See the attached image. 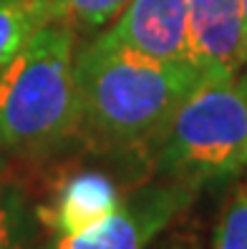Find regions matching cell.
I'll return each instance as SVG.
<instances>
[{
	"label": "cell",
	"instance_id": "obj_12",
	"mask_svg": "<svg viewBox=\"0 0 247 249\" xmlns=\"http://www.w3.org/2000/svg\"><path fill=\"white\" fill-rule=\"evenodd\" d=\"M0 3L18 5L28 13H33V16H38L43 23L58 20V0H0Z\"/></svg>",
	"mask_w": 247,
	"mask_h": 249
},
{
	"label": "cell",
	"instance_id": "obj_9",
	"mask_svg": "<svg viewBox=\"0 0 247 249\" xmlns=\"http://www.w3.org/2000/svg\"><path fill=\"white\" fill-rule=\"evenodd\" d=\"M43 25L46 23L33 13L10 3H0V71L25 48V43Z\"/></svg>",
	"mask_w": 247,
	"mask_h": 249
},
{
	"label": "cell",
	"instance_id": "obj_5",
	"mask_svg": "<svg viewBox=\"0 0 247 249\" xmlns=\"http://www.w3.org/2000/svg\"><path fill=\"white\" fill-rule=\"evenodd\" d=\"M190 61L205 73L235 76L245 61L242 0H187Z\"/></svg>",
	"mask_w": 247,
	"mask_h": 249
},
{
	"label": "cell",
	"instance_id": "obj_8",
	"mask_svg": "<svg viewBox=\"0 0 247 249\" xmlns=\"http://www.w3.org/2000/svg\"><path fill=\"white\" fill-rule=\"evenodd\" d=\"M33 219L25 194L5 174H0V249H28Z\"/></svg>",
	"mask_w": 247,
	"mask_h": 249
},
{
	"label": "cell",
	"instance_id": "obj_14",
	"mask_svg": "<svg viewBox=\"0 0 247 249\" xmlns=\"http://www.w3.org/2000/svg\"><path fill=\"white\" fill-rule=\"evenodd\" d=\"M240 86H242V89H245V93H247V73H245V76L240 78Z\"/></svg>",
	"mask_w": 247,
	"mask_h": 249
},
{
	"label": "cell",
	"instance_id": "obj_7",
	"mask_svg": "<svg viewBox=\"0 0 247 249\" xmlns=\"http://www.w3.org/2000/svg\"><path fill=\"white\" fill-rule=\"evenodd\" d=\"M121 201L124 194L114 177L98 169H83L58 184L51 201L36 214L38 222L53 231V237H66L104 222Z\"/></svg>",
	"mask_w": 247,
	"mask_h": 249
},
{
	"label": "cell",
	"instance_id": "obj_11",
	"mask_svg": "<svg viewBox=\"0 0 247 249\" xmlns=\"http://www.w3.org/2000/svg\"><path fill=\"white\" fill-rule=\"evenodd\" d=\"M214 249H247V181L240 184L225 204L214 234Z\"/></svg>",
	"mask_w": 247,
	"mask_h": 249
},
{
	"label": "cell",
	"instance_id": "obj_3",
	"mask_svg": "<svg viewBox=\"0 0 247 249\" xmlns=\"http://www.w3.org/2000/svg\"><path fill=\"white\" fill-rule=\"evenodd\" d=\"M154 171L194 186L247 166V93L235 76H202L147 141Z\"/></svg>",
	"mask_w": 247,
	"mask_h": 249
},
{
	"label": "cell",
	"instance_id": "obj_4",
	"mask_svg": "<svg viewBox=\"0 0 247 249\" xmlns=\"http://www.w3.org/2000/svg\"><path fill=\"white\" fill-rule=\"evenodd\" d=\"M190 181L167 179L159 184H144L134 194L98 222L78 234L53 237L46 249H147L162 229H167L197 196Z\"/></svg>",
	"mask_w": 247,
	"mask_h": 249
},
{
	"label": "cell",
	"instance_id": "obj_1",
	"mask_svg": "<svg viewBox=\"0 0 247 249\" xmlns=\"http://www.w3.org/2000/svg\"><path fill=\"white\" fill-rule=\"evenodd\" d=\"M81 128L96 141L144 149L205 76L192 61H156L106 33L74 61Z\"/></svg>",
	"mask_w": 247,
	"mask_h": 249
},
{
	"label": "cell",
	"instance_id": "obj_6",
	"mask_svg": "<svg viewBox=\"0 0 247 249\" xmlns=\"http://www.w3.org/2000/svg\"><path fill=\"white\" fill-rule=\"evenodd\" d=\"M187 0H132L106 36L156 61H190Z\"/></svg>",
	"mask_w": 247,
	"mask_h": 249
},
{
	"label": "cell",
	"instance_id": "obj_2",
	"mask_svg": "<svg viewBox=\"0 0 247 249\" xmlns=\"http://www.w3.org/2000/svg\"><path fill=\"white\" fill-rule=\"evenodd\" d=\"M74 28L51 20L0 71V141L20 154H48L81 131Z\"/></svg>",
	"mask_w": 247,
	"mask_h": 249
},
{
	"label": "cell",
	"instance_id": "obj_13",
	"mask_svg": "<svg viewBox=\"0 0 247 249\" xmlns=\"http://www.w3.org/2000/svg\"><path fill=\"white\" fill-rule=\"evenodd\" d=\"M242 13H245V61H247V0H242Z\"/></svg>",
	"mask_w": 247,
	"mask_h": 249
},
{
	"label": "cell",
	"instance_id": "obj_10",
	"mask_svg": "<svg viewBox=\"0 0 247 249\" xmlns=\"http://www.w3.org/2000/svg\"><path fill=\"white\" fill-rule=\"evenodd\" d=\"M132 0H58V20L78 28L96 31L116 20Z\"/></svg>",
	"mask_w": 247,
	"mask_h": 249
}]
</instances>
